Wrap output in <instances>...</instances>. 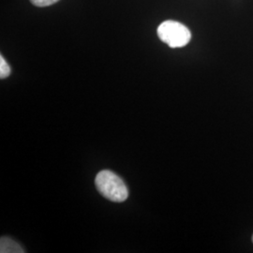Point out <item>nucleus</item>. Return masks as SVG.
<instances>
[{"instance_id": "nucleus-1", "label": "nucleus", "mask_w": 253, "mask_h": 253, "mask_svg": "<svg viewBox=\"0 0 253 253\" xmlns=\"http://www.w3.org/2000/svg\"><path fill=\"white\" fill-rule=\"evenodd\" d=\"M95 184L100 194L112 202L122 203L127 199L128 190L126 184L118 174L108 170L99 172Z\"/></svg>"}, {"instance_id": "nucleus-2", "label": "nucleus", "mask_w": 253, "mask_h": 253, "mask_svg": "<svg viewBox=\"0 0 253 253\" xmlns=\"http://www.w3.org/2000/svg\"><path fill=\"white\" fill-rule=\"evenodd\" d=\"M160 40L171 48L187 45L191 39L190 29L179 22L167 20L162 23L157 30Z\"/></svg>"}, {"instance_id": "nucleus-3", "label": "nucleus", "mask_w": 253, "mask_h": 253, "mask_svg": "<svg viewBox=\"0 0 253 253\" xmlns=\"http://www.w3.org/2000/svg\"><path fill=\"white\" fill-rule=\"evenodd\" d=\"M0 253H23L25 251L20 245L12 240L9 237H1L0 243Z\"/></svg>"}, {"instance_id": "nucleus-4", "label": "nucleus", "mask_w": 253, "mask_h": 253, "mask_svg": "<svg viewBox=\"0 0 253 253\" xmlns=\"http://www.w3.org/2000/svg\"><path fill=\"white\" fill-rule=\"evenodd\" d=\"M10 73L11 70L9 64L7 63V61L4 59L2 55H0V78L5 79L9 77Z\"/></svg>"}, {"instance_id": "nucleus-5", "label": "nucleus", "mask_w": 253, "mask_h": 253, "mask_svg": "<svg viewBox=\"0 0 253 253\" xmlns=\"http://www.w3.org/2000/svg\"><path fill=\"white\" fill-rule=\"evenodd\" d=\"M30 1L37 7H47L58 2L59 0H30Z\"/></svg>"}, {"instance_id": "nucleus-6", "label": "nucleus", "mask_w": 253, "mask_h": 253, "mask_svg": "<svg viewBox=\"0 0 253 253\" xmlns=\"http://www.w3.org/2000/svg\"></svg>"}]
</instances>
